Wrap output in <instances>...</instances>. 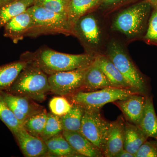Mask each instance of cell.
<instances>
[{
  "label": "cell",
  "instance_id": "6da1fadb",
  "mask_svg": "<svg viewBox=\"0 0 157 157\" xmlns=\"http://www.w3.org/2000/svg\"><path fill=\"white\" fill-rule=\"evenodd\" d=\"M96 55L87 52L70 54L44 46L35 52H25L21 55L20 59L49 76L59 72L88 67L94 60Z\"/></svg>",
  "mask_w": 157,
  "mask_h": 157
},
{
  "label": "cell",
  "instance_id": "7a4b0ae2",
  "mask_svg": "<svg viewBox=\"0 0 157 157\" xmlns=\"http://www.w3.org/2000/svg\"><path fill=\"white\" fill-rule=\"evenodd\" d=\"M152 8L151 4L146 0L130 6L116 15L113 20L111 29L129 39L143 38Z\"/></svg>",
  "mask_w": 157,
  "mask_h": 157
},
{
  "label": "cell",
  "instance_id": "3957f363",
  "mask_svg": "<svg viewBox=\"0 0 157 157\" xmlns=\"http://www.w3.org/2000/svg\"><path fill=\"white\" fill-rule=\"evenodd\" d=\"M104 55L113 63L132 91L149 95L147 79L133 63L121 43L111 39L107 44Z\"/></svg>",
  "mask_w": 157,
  "mask_h": 157
},
{
  "label": "cell",
  "instance_id": "277c9868",
  "mask_svg": "<svg viewBox=\"0 0 157 157\" xmlns=\"http://www.w3.org/2000/svg\"><path fill=\"white\" fill-rule=\"evenodd\" d=\"M33 16L31 28L25 37L36 38L44 35H73V26L67 17L35 5L29 7Z\"/></svg>",
  "mask_w": 157,
  "mask_h": 157
},
{
  "label": "cell",
  "instance_id": "5b68a950",
  "mask_svg": "<svg viewBox=\"0 0 157 157\" xmlns=\"http://www.w3.org/2000/svg\"><path fill=\"white\" fill-rule=\"evenodd\" d=\"M6 91L42 102L50 91L48 76L40 69L28 64Z\"/></svg>",
  "mask_w": 157,
  "mask_h": 157
},
{
  "label": "cell",
  "instance_id": "8992f818",
  "mask_svg": "<svg viewBox=\"0 0 157 157\" xmlns=\"http://www.w3.org/2000/svg\"><path fill=\"white\" fill-rule=\"evenodd\" d=\"M136 93L129 89L109 87L91 91L79 90L70 96L73 104L85 109L101 110L106 104L124 100Z\"/></svg>",
  "mask_w": 157,
  "mask_h": 157
},
{
  "label": "cell",
  "instance_id": "52a82bcc",
  "mask_svg": "<svg viewBox=\"0 0 157 157\" xmlns=\"http://www.w3.org/2000/svg\"><path fill=\"white\" fill-rule=\"evenodd\" d=\"M73 36L79 40L87 53L98 54L104 41V33L94 14L89 13L79 18L73 26Z\"/></svg>",
  "mask_w": 157,
  "mask_h": 157
},
{
  "label": "cell",
  "instance_id": "ba28073f",
  "mask_svg": "<svg viewBox=\"0 0 157 157\" xmlns=\"http://www.w3.org/2000/svg\"><path fill=\"white\" fill-rule=\"evenodd\" d=\"M110 124L100 109H85L79 132L104 153Z\"/></svg>",
  "mask_w": 157,
  "mask_h": 157
},
{
  "label": "cell",
  "instance_id": "9c48e42d",
  "mask_svg": "<svg viewBox=\"0 0 157 157\" xmlns=\"http://www.w3.org/2000/svg\"><path fill=\"white\" fill-rule=\"evenodd\" d=\"M88 67L49 75L48 81L50 91L58 95L66 96L71 95L81 90L85 74Z\"/></svg>",
  "mask_w": 157,
  "mask_h": 157
},
{
  "label": "cell",
  "instance_id": "30bf717a",
  "mask_svg": "<svg viewBox=\"0 0 157 157\" xmlns=\"http://www.w3.org/2000/svg\"><path fill=\"white\" fill-rule=\"evenodd\" d=\"M0 94L22 126L26 120L44 109L28 97L14 94L7 91L1 92Z\"/></svg>",
  "mask_w": 157,
  "mask_h": 157
},
{
  "label": "cell",
  "instance_id": "8fae6325",
  "mask_svg": "<svg viewBox=\"0 0 157 157\" xmlns=\"http://www.w3.org/2000/svg\"><path fill=\"white\" fill-rule=\"evenodd\" d=\"M148 96L136 93L113 103L121 109L127 121L138 126L143 117Z\"/></svg>",
  "mask_w": 157,
  "mask_h": 157
},
{
  "label": "cell",
  "instance_id": "7c38bea8",
  "mask_svg": "<svg viewBox=\"0 0 157 157\" xmlns=\"http://www.w3.org/2000/svg\"><path fill=\"white\" fill-rule=\"evenodd\" d=\"M13 135L25 157H38L48 155V149L45 141L39 137L31 135L23 127H21Z\"/></svg>",
  "mask_w": 157,
  "mask_h": 157
},
{
  "label": "cell",
  "instance_id": "4fadbf2b",
  "mask_svg": "<svg viewBox=\"0 0 157 157\" xmlns=\"http://www.w3.org/2000/svg\"><path fill=\"white\" fill-rule=\"evenodd\" d=\"M125 121L122 116L110 122L104 151V157H115L124 149Z\"/></svg>",
  "mask_w": 157,
  "mask_h": 157
},
{
  "label": "cell",
  "instance_id": "5bb4252c",
  "mask_svg": "<svg viewBox=\"0 0 157 157\" xmlns=\"http://www.w3.org/2000/svg\"><path fill=\"white\" fill-rule=\"evenodd\" d=\"M33 16L28 8L25 11L12 18L4 26V36L17 44L25 37V35L31 28Z\"/></svg>",
  "mask_w": 157,
  "mask_h": 157
},
{
  "label": "cell",
  "instance_id": "9a60e30c",
  "mask_svg": "<svg viewBox=\"0 0 157 157\" xmlns=\"http://www.w3.org/2000/svg\"><path fill=\"white\" fill-rule=\"evenodd\" d=\"M63 136L72 147L82 157H103L104 154L79 132L63 131Z\"/></svg>",
  "mask_w": 157,
  "mask_h": 157
},
{
  "label": "cell",
  "instance_id": "2e32d148",
  "mask_svg": "<svg viewBox=\"0 0 157 157\" xmlns=\"http://www.w3.org/2000/svg\"><path fill=\"white\" fill-rule=\"evenodd\" d=\"M109 87L112 86L95 58L86 72L81 90L91 91Z\"/></svg>",
  "mask_w": 157,
  "mask_h": 157
},
{
  "label": "cell",
  "instance_id": "e0dca14e",
  "mask_svg": "<svg viewBox=\"0 0 157 157\" xmlns=\"http://www.w3.org/2000/svg\"><path fill=\"white\" fill-rule=\"evenodd\" d=\"M95 58L112 87L131 90L130 85L124 76L113 63L105 55L97 54Z\"/></svg>",
  "mask_w": 157,
  "mask_h": 157
},
{
  "label": "cell",
  "instance_id": "ac0fdd59",
  "mask_svg": "<svg viewBox=\"0 0 157 157\" xmlns=\"http://www.w3.org/2000/svg\"><path fill=\"white\" fill-rule=\"evenodd\" d=\"M148 137L136 125L125 121L124 149L135 156Z\"/></svg>",
  "mask_w": 157,
  "mask_h": 157
},
{
  "label": "cell",
  "instance_id": "d6986e66",
  "mask_svg": "<svg viewBox=\"0 0 157 157\" xmlns=\"http://www.w3.org/2000/svg\"><path fill=\"white\" fill-rule=\"evenodd\" d=\"M48 151V156L56 157H82L72 147L62 133L45 141Z\"/></svg>",
  "mask_w": 157,
  "mask_h": 157
},
{
  "label": "cell",
  "instance_id": "ffe728a7",
  "mask_svg": "<svg viewBox=\"0 0 157 157\" xmlns=\"http://www.w3.org/2000/svg\"><path fill=\"white\" fill-rule=\"evenodd\" d=\"M27 65L26 62L20 59L0 66V92L9 89L21 70Z\"/></svg>",
  "mask_w": 157,
  "mask_h": 157
},
{
  "label": "cell",
  "instance_id": "44dd1931",
  "mask_svg": "<svg viewBox=\"0 0 157 157\" xmlns=\"http://www.w3.org/2000/svg\"><path fill=\"white\" fill-rule=\"evenodd\" d=\"M101 0H70L67 12V16L71 25L83 15L101 5Z\"/></svg>",
  "mask_w": 157,
  "mask_h": 157
},
{
  "label": "cell",
  "instance_id": "7402d4cb",
  "mask_svg": "<svg viewBox=\"0 0 157 157\" xmlns=\"http://www.w3.org/2000/svg\"><path fill=\"white\" fill-rule=\"evenodd\" d=\"M138 126L148 138L152 137L157 140V116L151 96L147 98L145 109Z\"/></svg>",
  "mask_w": 157,
  "mask_h": 157
},
{
  "label": "cell",
  "instance_id": "603a6c76",
  "mask_svg": "<svg viewBox=\"0 0 157 157\" xmlns=\"http://www.w3.org/2000/svg\"><path fill=\"white\" fill-rule=\"evenodd\" d=\"M32 6L29 0H15L0 7V29L13 17Z\"/></svg>",
  "mask_w": 157,
  "mask_h": 157
},
{
  "label": "cell",
  "instance_id": "cb8c5ba5",
  "mask_svg": "<svg viewBox=\"0 0 157 157\" xmlns=\"http://www.w3.org/2000/svg\"><path fill=\"white\" fill-rule=\"evenodd\" d=\"M84 111V107L81 105L73 104L70 111L65 115L60 117L63 131L80 132Z\"/></svg>",
  "mask_w": 157,
  "mask_h": 157
},
{
  "label": "cell",
  "instance_id": "d4e9b609",
  "mask_svg": "<svg viewBox=\"0 0 157 157\" xmlns=\"http://www.w3.org/2000/svg\"><path fill=\"white\" fill-rule=\"evenodd\" d=\"M48 113L43 109L26 120L22 127L31 135L40 138L45 128Z\"/></svg>",
  "mask_w": 157,
  "mask_h": 157
},
{
  "label": "cell",
  "instance_id": "484cf974",
  "mask_svg": "<svg viewBox=\"0 0 157 157\" xmlns=\"http://www.w3.org/2000/svg\"><path fill=\"white\" fill-rule=\"evenodd\" d=\"M0 120L5 124L12 134L22 127L1 94Z\"/></svg>",
  "mask_w": 157,
  "mask_h": 157
},
{
  "label": "cell",
  "instance_id": "4316f807",
  "mask_svg": "<svg viewBox=\"0 0 157 157\" xmlns=\"http://www.w3.org/2000/svg\"><path fill=\"white\" fill-rule=\"evenodd\" d=\"M63 129L60 117L48 113L45 128L40 138L45 141L51 137L62 133Z\"/></svg>",
  "mask_w": 157,
  "mask_h": 157
},
{
  "label": "cell",
  "instance_id": "83f0119b",
  "mask_svg": "<svg viewBox=\"0 0 157 157\" xmlns=\"http://www.w3.org/2000/svg\"><path fill=\"white\" fill-rule=\"evenodd\" d=\"M69 2L68 0H36L33 5L67 16Z\"/></svg>",
  "mask_w": 157,
  "mask_h": 157
},
{
  "label": "cell",
  "instance_id": "f1b7e54d",
  "mask_svg": "<svg viewBox=\"0 0 157 157\" xmlns=\"http://www.w3.org/2000/svg\"><path fill=\"white\" fill-rule=\"evenodd\" d=\"M72 106L73 104H71L63 96L54 97L49 103L51 112L59 117L67 114L70 111Z\"/></svg>",
  "mask_w": 157,
  "mask_h": 157
},
{
  "label": "cell",
  "instance_id": "f546056e",
  "mask_svg": "<svg viewBox=\"0 0 157 157\" xmlns=\"http://www.w3.org/2000/svg\"><path fill=\"white\" fill-rule=\"evenodd\" d=\"M143 39L147 44L157 46V9H153Z\"/></svg>",
  "mask_w": 157,
  "mask_h": 157
},
{
  "label": "cell",
  "instance_id": "4dcf8cb0",
  "mask_svg": "<svg viewBox=\"0 0 157 157\" xmlns=\"http://www.w3.org/2000/svg\"><path fill=\"white\" fill-rule=\"evenodd\" d=\"M135 157H157V140H147L140 146Z\"/></svg>",
  "mask_w": 157,
  "mask_h": 157
},
{
  "label": "cell",
  "instance_id": "1f68e13d",
  "mask_svg": "<svg viewBox=\"0 0 157 157\" xmlns=\"http://www.w3.org/2000/svg\"><path fill=\"white\" fill-rule=\"evenodd\" d=\"M126 0H101V5L105 8H111L123 2Z\"/></svg>",
  "mask_w": 157,
  "mask_h": 157
},
{
  "label": "cell",
  "instance_id": "d6a6232c",
  "mask_svg": "<svg viewBox=\"0 0 157 157\" xmlns=\"http://www.w3.org/2000/svg\"><path fill=\"white\" fill-rule=\"evenodd\" d=\"M115 157H135V156L129 153L124 149H123L119 152L118 153Z\"/></svg>",
  "mask_w": 157,
  "mask_h": 157
},
{
  "label": "cell",
  "instance_id": "836d02e7",
  "mask_svg": "<svg viewBox=\"0 0 157 157\" xmlns=\"http://www.w3.org/2000/svg\"><path fill=\"white\" fill-rule=\"evenodd\" d=\"M14 1L15 0H0V7L12 2Z\"/></svg>",
  "mask_w": 157,
  "mask_h": 157
},
{
  "label": "cell",
  "instance_id": "e575fe53",
  "mask_svg": "<svg viewBox=\"0 0 157 157\" xmlns=\"http://www.w3.org/2000/svg\"><path fill=\"white\" fill-rule=\"evenodd\" d=\"M151 4L153 9H157V0H146Z\"/></svg>",
  "mask_w": 157,
  "mask_h": 157
},
{
  "label": "cell",
  "instance_id": "d590c367",
  "mask_svg": "<svg viewBox=\"0 0 157 157\" xmlns=\"http://www.w3.org/2000/svg\"><path fill=\"white\" fill-rule=\"evenodd\" d=\"M29 1H30L31 2L33 3V5L34 3H35V2H36V0H29Z\"/></svg>",
  "mask_w": 157,
  "mask_h": 157
},
{
  "label": "cell",
  "instance_id": "8d00e7d4",
  "mask_svg": "<svg viewBox=\"0 0 157 157\" xmlns=\"http://www.w3.org/2000/svg\"><path fill=\"white\" fill-rule=\"evenodd\" d=\"M68 1H70V0H68Z\"/></svg>",
  "mask_w": 157,
  "mask_h": 157
}]
</instances>
